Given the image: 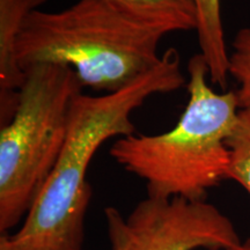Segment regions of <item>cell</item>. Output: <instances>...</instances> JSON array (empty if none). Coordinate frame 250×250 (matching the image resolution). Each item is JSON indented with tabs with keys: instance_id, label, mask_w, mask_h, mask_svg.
Wrapping results in <instances>:
<instances>
[{
	"instance_id": "1",
	"label": "cell",
	"mask_w": 250,
	"mask_h": 250,
	"mask_svg": "<svg viewBox=\"0 0 250 250\" xmlns=\"http://www.w3.org/2000/svg\"><path fill=\"white\" fill-rule=\"evenodd\" d=\"M186 83L180 55L169 48L160 62L115 93H80L72 105L62 151L39 196L13 235L18 250H81L92 198L87 180L90 162L107 140L136 133L134 110L155 94L171 93Z\"/></svg>"
},
{
	"instance_id": "2",
	"label": "cell",
	"mask_w": 250,
	"mask_h": 250,
	"mask_svg": "<svg viewBox=\"0 0 250 250\" xmlns=\"http://www.w3.org/2000/svg\"><path fill=\"white\" fill-rule=\"evenodd\" d=\"M188 74L187 105L169 131L121 137L110 148L118 165L145 181L147 196L201 201L227 180V139L240 109L235 90L212 88L201 54L188 62Z\"/></svg>"
},
{
	"instance_id": "3",
	"label": "cell",
	"mask_w": 250,
	"mask_h": 250,
	"mask_svg": "<svg viewBox=\"0 0 250 250\" xmlns=\"http://www.w3.org/2000/svg\"><path fill=\"white\" fill-rule=\"evenodd\" d=\"M166 34L137 22L105 0H78L59 12H31L15 45L23 72L37 64H61L81 86L115 93L160 62Z\"/></svg>"
},
{
	"instance_id": "4",
	"label": "cell",
	"mask_w": 250,
	"mask_h": 250,
	"mask_svg": "<svg viewBox=\"0 0 250 250\" xmlns=\"http://www.w3.org/2000/svg\"><path fill=\"white\" fill-rule=\"evenodd\" d=\"M17 108L0 129V230L23 220L64 147L72 105L83 87L61 64L24 71Z\"/></svg>"
},
{
	"instance_id": "5",
	"label": "cell",
	"mask_w": 250,
	"mask_h": 250,
	"mask_svg": "<svg viewBox=\"0 0 250 250\" xmlns=\"http://www.w3.org/2000/svg\"><path fill=\"white\" fill-rule=\"evenodd\" d=\"M111 250H228L241 242L230 219L205 201L147 196L126 217L104 208Z\"/></svg>"
},
{
	"instance_id": "6",
	"label": "cell",
	"mask_w": 250,
	"mask_h": 250,
	"mask_svg": "<svg viewBox=\"0 0 250 250\" xmlns=\"http://www.w3.org/2000/svg\"><path fill=\"white\" fill-rule=\"evenodd\" d=\"M46 0H0V117L13 116L26 73L19 66L15 45L24 20Z\"/></svg>"
},
{
	"instance_id": "7",
	"label": "cell",
	"mask_w": 250,
	"mask_h": 250,
	"mask_svg": "<svg viewBox=\"0 0 250 250\" xmlns=\"http://www.w3.org/2000/svg\"><path fill=\"white\" fill-rule=\"evenodd\" d=\"M112 7L144 24L168 35L196 30L195 0H105Z\"/></svg>"
},
{
	"instance_id": "8",
	"label": "cell",
	"mask_w": 250,
	"mask_h": 250,
	"mask_svg": "<svg viewBox=\"0 0 250 250\" xmlns=\"http://www.w3.org/2000/svg\"><path fill=\"white\" fill-rule=\"evenodd\" d=\"M197 7V39L201 54L208 67L212 85L225 89L228 81V56L221 19L220 0H195Z\"/></svg>"
},
{
	"instance_id": "9",
	"label": "cell",
	"mask_w": 250,
	"mask_h": 250,
	"mask_svg": "<svg viewBox=\"0 0 250 250\" xmlns=\"http://www.w3.org/2000/svg\"><path fill=\"white\" fill-rule=\"evenodd\" d=\"M227 146L229 151L227 180L239 183L250 196V105L239 109Z\"/></svg>"
},
{
	"instance_id": "10",
	"label": "cell",
	"mask_w": 250,
	"mask_h": 250,
	"mask_svg": "<svg viewBox=\"0 0 250 250\" xmlns=\"http://www.w3.org/2000/svg\"><path fill=\"white\" fill-rule=\"evenodd\" d=\"M228 74L237 83L235 94L240 108L250 105V28L234 36L228 56Z\"/></svg>"
},
{
	"instance_id": "11",
	"label": "cell",
	"mask_w": 250,
	"mask_h": 250,
	"mask_svg": "<svg viewBox=\"0 0 250 250\" xmlns=\"http://www.w3.org/2000/svg\"><path fill=\"white\" fill-rule=\"evenodd\" d=\"M0 250H18V249H15L14 247L11 246V243H9L7 239V235H2L0 237Z\"/></svg>"
},
{
	"instance_id": "12",
	"label": "cell",
	"mask_w": 250,
	"mask_h": 250,
	"mask_svg": "<svg viewBox=\"0 0 250 250\" xmlns=\"http://www.w3.org/2000/svg\"><path fill=\"white\" fill-rule=\"evenodd\" d=\"M228 250H250V239L246 240V241L239 242L237 245L232 247V248Z\"/></svg>"
}]
</instances>
